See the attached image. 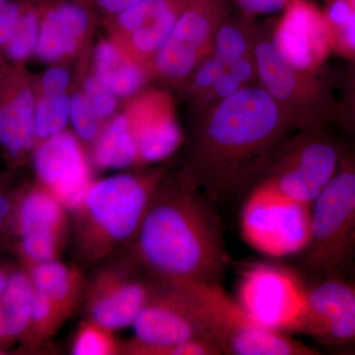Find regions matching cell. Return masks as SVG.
Instances as JSON below:
<instances>
[{
  "mask_svg": "<svg viewBox=\"0 0 355 355\" xmlns=\"http://www.w3.org/2000/svg\"><path fill=\"white\" fill-rule=\"evenodd\" d=\"M297 130L261 85L245 86L214 105L198 144L200 183L209 202L254 186L277 148Z\"/></svg>",
  "mask_w": 355,
  "mask_h": 355,
  "instance_id": "obj_1",
  "label": "cell"
},
{
  "mask_svg": "<svg viewBox=\"0 0 355 355\" xmlns=\"http://www.w3.org/2000/svg\"><path fill=\"white\" fill-rule=\"evenodd\" d=\"M209 202L189 187L156 191L135 240L159 282H219L228 257Z\"/></svg>",
  "mask_w": 355,
  "mask_h": 355,
  "instance_id": "obj_2",
  "label": "cell"
},
{
  "mask_svg": "<svg viewBox=\"0 0 355 355\" xmlns=\"http://www.w3.org/2000/svg\"><path fill=\"white\" fill-rule=\"evenodd\" d=\"M155 182L116 175L91 184L76 210L77 248L85 261L101 260L137 236L155 195Z\"/></svg>",
  "mask_w": 355,
  "mask_h": 355,
  "instance_id": "obj_3",
  "label": "cell"
},
{
  "mask_svg": "<svg viewBox=\"0 0 355 355\" xmlns=\"http://www.w3.org/2000/svg\"><path fill=\"white\" fill-rule=\"evenodd\" d=\"M188 294L205 335L222 354L315 355L317 350L254 321L219 282H174Z\"/></svg>",
  "mask_w": 355,
  "mask_h": 355,
  "instance_id": "obj_4",
  "label": "cell"
},
{
  "mask_svg": "<svg viewBox=\"0 0 355 355\" xmlns=\"http://www.w3.org/2000/svg\"><path fill=\"white\" fill-rule=\"evenodd\" d=\"M324 125L291 135L256 184L311 207L336 174L347 149Z\"/></svg>",
  "mask_w": 355,
  "mask_h": 355,
  "instance_id": "obj_5",
  "label": "cell"
},
{
  "mask_svg": "<svg viewBox=\"0 0 355 355\" xmlns=\"http://www.w3.org/2000/svg\"><path fill=\"white\" fill-rule=\"evenodd\" d=\"M253 55L260 85L298 130L335 120L336 102L318 72L291 67L273 44L272 35L254 31Z\"/></svg>",
  "mask_w": 355,
  "mask_h": 355,
  "instance_id": "obj_6",
  "label": "cell"
},
{
  "mask_svg": "<svg viewBox=\"0 0 355 355\" xmlns=\"http://www.w3.org/2000/svg\"><path fill=\"white\" fill-rule=\"evenodd\" d=\"M355 229V150L347 147L336 174L311 205L310 240L305 265L328 272L349 258Z\"/></svg>",
  "mask_w": 355,
  "mask_h": 355,
  "instance_id": "obj_7",
  "label": "cell"
},
{
  "mask_svg": "<svg viewBox=\"0 0 355 355\" xmlns=\"http://www.w3.org/2000/svg\"><path fill=\"white\" fill-rule=\"evenodd\" d=\"M307 298L308 287L295 272L268 263H253L243 270L236 296L256 323L287 335L302 331Z\"/></svg>",
  "mask_w": 355,
  "mask_h": 355,
  "instance_id": "obj_8",
  "label": "cell"
},
{
  "mask_svg": "<svg viewBox=\"0 0 355 355\" xmlns=\"http://www.w3.org/2000/svg\"><path fill=\"white\" fill-rule=\"evenodd\" d=\"M240 227L245 242L270 257L304 252L310 240L311 207L265 187L252 188L242 207Z\"/></svg>",
  "mask_w": 355,
  "mask_h": 355,
  "instance_id": "obj_9",
  "label": "cell"
},
{
  "mask_svg": "<svg viewBox=\"0 0 355 355\" xmlns=\"http://www.w3.org/2000/svg\"><path fill=\"white\" fill-rule=\"evenodd\" d=\"M228 17L224 0H187L171 34L155 53L159 73L184 78L212 55L214 35Z\"/></svg>",
  "mask_w": 355,
  "mask_h": 355,
  "instance_id": "obj_10",
  "label": "cell"
},
{
  "mask_svg": "<svg viewBox=\"0 0 355 355\" xmlns=\"http://www.w3.org/2000/svg\"><path fill=\"white\" fill-rule=\"evenodd\" d=\"M132 327L137 352L147 354L168 355L180 343L193 338H209L188 294L178 284L159 282L158 289H153Z\"/></svg>",
  "mask_w": 355,
  "mask_h": 355,
  "instance_id": "obj_11",
  "label": "cell"
},
{
  "mask_svg": "<svg viewBox=\"0 0 355 355\" xmlns=\"http://www.w3.org/2000/svg\"><path fill=\"white\" fill-rule=\"evenodd\" d=\"M40 181L67 210L76 211L90 188V170L78 140L69 132L44 139L34 155Z\"/></svg>",
  "mask_w": 355,
  "mask_h": 355,
  "instance_id": "obj_12",
  "label": "cell"
},
{
  "mask_svg": "<svg viewBox=\"0 0 355 355\" xmlns=\"http://www.w3.org/2000/svg\"><path fill=\"white\" fill-rule=\"evenodd\" d=\"M272 39L287 64L305 71H319L331 51L323 11L309 0H296L284 9Z\"/></svg>",
  "mask_w": 355,
  "mask_h": 355,
  "instance_id": "obj_13",
  "label": "cell"
},
{
  "mask_svg": "<svg viewBox=\"0 0 355 355\" xmlns=\"http://www.w3.org/2000/svg\"><path fill=\"white\" fill-rule=\"evenodd\" d=\"M301 333L330 347H355V286L330 277L308 288Z\"/></svg>",
  "mask_w": 355,
  "mask_h": 355,
  "instance_id": "obj_14",
  "label": "cell"
},
{
  "mask_svg": "<svg viewBox=\"0 0 355 355\" xmlns=\"http://www.w3.org/2000/svg\"><path fill=\"white\" fill-rule=\"evenodd\" d=\"M16 217L19 249L29 266L55 260L67 226L64 205L46 189H37L21 200Z\"/></svg>",
  "mask_w": 355,
  "mask_h": 355,
  "instance_id": "obj_15",
  "label": "cell"
},
{
  "mask_svg": "<svg viewBox=\"0 0 355 355\" xmlns=\"http://www.w3.org/2000/svg\"><path fill=\"white\" fill-rule=\"evenodd\" d=\"M153 289L139 280L107 273L96 282L88 302L90 321L108 331L132 326Z\"/></svg>",
  "mask_w": 355,
  "mask_h": 355,
  "instance_id": "obj_16",
  "label": "cell"
},
{
  "mask_svg": "<svg viewBox=\"0 0 355 355\" xmlns=\"http://www.w3.org/2000/svg\"><path fill=\"white\" fill-rule=\"evenodd\" d=\"M187 0H148L116 14V23L130 34L140 53H156L171 34Z\"/></svg>",
  "mask_w": 355,
  "mask_h": 355,
  "instance_id": "obj_17",
  "label": "cell"
},
{
  "mask_svg": "<svg viewBox=\"0 0 355 355\" xmlns=\"http://www.w3.org/2000/svg\"><path fill=\"white\" fill-rule=\"evenodd\" d=\"M90 14L79 2L64 1L48 7L42 14L37 57L53 62L71 55L87 31Z\"/></svg>",
  "mask_w": 355,
  "mask_h": 355,
  "instance_id": "obj_18",
  "label": "cell"
},
{
  "mask_svg": "<svg viewBox=\"0 0 355 355\" xmlns=\"http://www.w3.org/2000/svg\"><path fill=\"white\" fill-rule=\"evenodd\" d=\"M34 93L22 86L0 102V146L12 158L31 150L36 142Z\"/></svg>",
  "mask_w": 355,
  "mask_h": 355,
  "instance_id": "obj_19",
  "label": "cell"
},
{
  "mask_svg": "<svg viewBox=\"0 0 355 355\" xmlns=\"http://www.w3.org/2000/svg\"><path fill=\"white\" fill-rule=\"evenodd\" d=\"M34 295L35 287L29 273L24 270L10 272L6 291L0 296V343L27 334Z\"/></svg>",
  "mask_w": 355,
  "mask_h": 355,
  "instance_id": "obj_20",
  "label": "cell"
},
{
  "mask_svg": "<svg viewBox=\"0 0 355 355\" xmlns=\"http://www.w3.org/2000/svg\"><path fill=\"white\" fill-rule=\"evenodd\" d=\"M95 77L116 97H128L139 91L144 74L139 65L123 57L116 44L103 41L95 51Z\"/></svg>",
  "mask_w": 355,
  "mask_h": 355,
  "instance_id": "obj_21",
  "label": "cell"
},
{
  "mask_svg": "<svg viewBox=\"0 0 355 355\" xmlns=\"http://www.w3.org/2000/svg\"><path fill=\"white\" fill-rule=\"evenodd\" d=\"M28 273L35 289L48 295L64 316L71 312L80 288L76 270L55 259L29 266Z\"/></svg>",
  "mask_w": 355,
  "mask_h": 355,
  "instance_id": "obj_22",
  "label": "cell"
},
{
  "mask_svg": "<svg viewBox=\"0 0 355 355\" xmlns=\"http://www.w3.org/2000/svg\"><path fill=\"white\" fill-rule=\"evenodd\" d=\"M139 157L153 163L169 157L182 142V132L173 114L166 110L149 114L135 132Z\"/></svg>",
  "mask_w": 355,
  "mask_h": 355,
  "instance_id": "obj_23",
  "label": "cell"
},
{
  "mask_svg": "<svg viewBox=\"0 0 355 355\" xmlns=\"http://www.w3.org/2000/svg\"><path fill=\"white\" fill-rule=\"evenodd\" d=\"M139 157L137 139L125 116H116L96 141L93 160L101 169L127 168Z\"/></svg>",
  "mask_w": 355,
  "mask_h": 355,
  "instance_id": "obj_24",
  "label": "cell"
},
{
  "mask_svg": "<svg viewBox=\"0 0 355 355\" xmlns=\"http://www.w3.org/2000/svg\"><path fill=\"white\" fill-rule=\"evenodd\" d=\"M323 15L331 51L355 62V9L349 0H328Z\"/></svg>",
  "mask_w": 355,
  "mask_h": 355,
  "instance_id": "obj_25",
  "label": "cell"
},
{
  "mask_svg": "<svg viewBox=\"0 0 355 355\" xmlns=\"http://www.w3.org/2000/svg\"><path fill=\"white\" fill-rule=\"evenodd\" d=\"M256 28L246 19L226 18L214 35L212 55L227 67L253 53Z\"/></svg>",
  "mask_w": 355,
  "mask_h": 355,
  "instance_id": "obj_26",
  "label": "cell"
},
{
  "mask_svg": "<svg viewBox=\"0 0 355 355\" xmlns=\"http://www.w3.org/2000/svg\"><path fill=\"white\" fill-rule=\"evenodd\" d=\"M71 98L65 93L43 94L35 107L37 139H48L64 132L70 119Z\"/></svg>",
  "mask_w": 355,
  "mask_h": 355,
  "instance_id": "obj_27",
  "label": "cell"
},
{
  "mask_svg": "<svg viewBox=\"0 0 355 355\" xmlns=\"http://www.w3.org/2000/svg\"><path fill=\"white\" fill-rule=\"evenodd\" d=\"M42 13L30 4H24V10L17 29L6 44V53L14 62H23L36 51L38 44Z\"/></svg>",
  "mask_w": 355,
  "mask_h": 355,
  "instance_id": "obj_28",
  "label": "cell"
},
{
  "mask_svg": "<svg viewBox=\"0 0 355 355\" xmlns=\"http://www.w3.org/2000/svg\"><path fill=\"white\" fill-rule=\"evenodd\" d=\"M118 352L111 331L88 321L79 329L72 345L76 355H109Z\"/></svg>",
  "mask_w": 355,
  "mask_h": 355,
  "instance_id": "obj_29",
  "label": "cell"
},
{
  "mask_svg": "<svg viewBox=\"0 0 355 355\" xmlns=\"http://www.w3.org/2000/svg\"><path fill=\"white\" fill-rule=\"evenodd\" d=\"M64 315L58 309L48 295L35 289L33 301L31 324L27 334L33 336H46L55 330L58 324L64 319Z\"/></svg>",
  "mask_w": 355,
  "mask_h": 355,
  "instance_id": "obj_30",
  "label": "cell"
},
{
  "mask_svg": "<svg viewBox=\"0 0 355 355\" xmlns=\"http://www.w3.org/2000/svg\"><path fill=\"white\" fill-rule=\"evenodd\" d=\"M99 120L85 95L78 93L71 98L70 121L77 137L85 141L96 139L99 132Z\"/></svg>",
  "mask_w": 355,
  "mask_h": 355,
  "instance_id": "obj_31",
  "label": "cell"
},
{
  "mask_svg": "<svg viewBox=\"0 0 355 355\" xmlns=\"http://www.w3.org/2000/svg\"><path fill=\"white\" fill-rule=\"evenodd\" d=\"M343 132L355 139V62L350 67L343 80L342 97L336 103L335 120Z\"/></svg>",
  "mask_w": 355,
  "mask_h": 355,
  "instance_id": "obj_32",
  "label": "cell"
},
{
  "mask_svg": "<svg viewBox=\"0 0 355 355\" xmlns=\"http://www.w3.org/2000/svg\"><path fill=\"white\" fill-rule=\"evenodd\" d=\"M84 90V95L100 119L109 118L114 114L116 108V96L95 76L86 80Z\"/></svg>",
  "mask_w": 355,
  "mask_h": 355,
  "instance_id": "obj_33",
  "label": "cell"
},
{
  "mask_svg": "<svg viewBox=\"0 0 355 355\" xmlns=\"http://www.w3.org/2000/svg\"><path fill=\"white\" fill-rule=\"evenodd\" d=\"M24 2L10 0L0 6V46H6L17 29Z\"/></svg>",
  "mask_w": 355,
  "mask_h": 355,
  "instance_id": "obj_34",
  "label": "cell"
},
{
  "mask_svg": "<svg viewBox=\"0 0 355 355\" xmlns=\"http://www.w3.org/2000/svg\"><path fill=\"white\" fill-rule=\"evenodd\" d=\"M225 69V65L222 64L218 58L214 55H210L196 69L195 77H193L196 88L202 92L209 93Z\"/></svg>",
  "mask_w": 355,
  "mask_h": 355,
  "instance_id": "obj_35",
  "label": "cell"
},
{
  "mask_svg": "<svg viewBox=\"0 0 355 355\" xmlns=\"http://www.w3.org/2000/svg\"><path fill=\"white\" fill-rule=\"evenodd\" d=\"M296 0H237L245 15H263L284 10Z\"/></svg>",
  "mask_w": 355,
  "mask_h": 355,
  "instance_id": "obj_36",
  "label": "cell"
},
{
  "mask_svg": "<svg viewBox=\"0 0 355 355\" xmlns=\"http://www.w3.org/2000/svg\"><path fill=\"white\" fill-rule=\"evenodd\" d=\"M243 87L245 86L243 85L240 79L226 67L214 83V87L210 89L209 94L211 96L212 99L216 100V105L222 100L227 99L234 95Z\"/></svg>",
  "mask_w": 355,
  "mask_h": 355,
  "instance_id": "obj_37",
  "label": "cell"
},
{
  "mask_svg": "<svg viewBox=\"0 0 355 355\" xmlns=\"http://www.w3.org/2000/svg\"><path fill=\"white\" fill-rule=\"evenodd\" d=\"M70 83L69 71L64 67H51L42 77V88L44 94H60L64 93Z\"/></svg>",
  "mask_w": 355,
  "mask_h": 355,
  "instance_id": "obj_38",
  "label": "cell"
},
{
  "mask_svg": "<svg viewBox=\"0 0 355 355\" xmlns=\"http://www.w3.org/2000/svg\"><path fill=\"white\" fill-rule=\"evenodd\" d=\"M148 0H91L98 8L104 12L116 15Z\"/></svg>",
  "mask_w": 355,
  "mask_h": 355,
  "instance_id": "obj_39",
  "label": "cell"
},
{
  "mask_svg": "<svg viewBox=\"0 0 355 355\" xmlns=\"http://www.w3.org/2000/svg\"><path fill=\"white\" fill-rule=\"evenodd\" d=\"M11 211H12V202L10 198L3 193H0V230L6 225Z\"/></svg>",
  "mask_w": 355,
  "mask_h": 355,
  "instance_id": "obj_40",
  "label": "cell"
},
{
  "mask_svg": "<svg viewBox=\"0 0 355 355\" xmlns=\"http://www.w3.org/2000/svg\"><path fill=\"white\" fill-rule=\"evenodd\" d=\"M9 275H10V272H7L6 268L0 266V296H1L2 293L6 291Z\"/></svg>",
  "mask_w": 355,
  "mask_h": 355,
  "instance_id": "obj_41",
  "label": "cell"
},
{
  "mask_svg": "<svg viewBox=\"0 0 355 355\" xmlns=\"http://www.w3.org/2000/svg\"><path fill=\"white\" fill-rule=\"evenodd\" d=\"M355 252V229L349 242V257Z\"/></svg>",
  "mask_w": 355,
  "mask_h": 355,
  "instance_id": "obj_42",
  "label": "cell"
},
{
  "mask_svg": "<svg viewBox=\"0 0 355 355\" xmlns=\"http://www.w3.org/2000/svg\"><path fill=\"white\" fill-rule=\"evenodd\" d=\"M10 1V0H0V6H3L6 2Z\"/></svg>",
  "mask_w": 355,
  "mask_h": 355,
  "instance_id": "obj_43",
  "label": "cell"
},
{
  "mask_svg": "<svg viewBox=\"0 0 355 355\" xmlns=\"http://www.w3.org/2000/svg\"><path fill=\"white\" fill-rule=\"evenodd\" d=\"M350 3H352V6L354 7L355 9V0H349Z\"/></svg>",
  "mask_w": 355,
  "mask_h": 355,
  "instance_id": "obj_44",
  "label": "cell"
},
{
  "mask_svg": "<svg viewBox=\"0 0 355 355\" xmlns=\"http://www.w3.org/2000/svg\"><path fill=\"white\" fill-rule=\"evenodd\" d=\"M354 286H355V284H354Z\"/></svg>",
  "mask_w": 355,
  "mask_h": 355,
  "instance_id": "obj_45",
  "label": "cell"
}]
</instances>
